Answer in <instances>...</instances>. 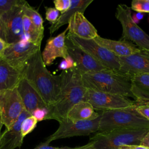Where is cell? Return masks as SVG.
I'll return each mask as SVG.
<instances>
[{"mask_svg":"<svg viewBox=\"0 0 149 149\" xmlns=\"http://www.w3.org/2000/svg\"><path fill=\"white\" fill-rule=\"evenodd\" d=\"M39 49L40 46L33 44L27 39H24L9 44L3 52L2 56L12 66L22 72L27 61Z\"/></svg>","mask_w":149,"mask_h":149,"instance_id":"obj_11","label":"cell"},{"mask_svg":"<svg viewBox=\"0 0 149 149\" xmlns=\"http://www.w3.org/2000/svg\"><path fill=\"white\" fill-rule=\"evenodd\" d=\"M3 125V123H2V118H1V113H0V141H1V129L2 127V126Z\"/></svg>","mask_w":149,"mask_h":149,"instance_id":"obj_39","label":"cell"},{"mask_svg":"<svg viewBox=\"0 0 149 149\" xmlns=\"http://www.w3.org/2000/svg\"><path fill=\"white\" fill-rule=\"evenodd\" d=\"M94 40L99 45L107 48L119 58L128 56L140 51V48L134 43L127 40L116 41L104 38L100 36Z\"/></svg>","mask_w":149,"mask_h":149,"instance_id":"obj_19","label":"cell"},{"mask_svg":"<svg viewBox=\"0 0 149 149\" xmlns=\"http://www.w3.org/2000/svg\"><path fill=\"white\" fill-rule=\"evenodd\" d=\"M23 26L25 38L37 45L41 46L43 36L40 35L30 18L24 14L23 17Z\"/></svg>","mask_w":149,"mask_h":149,"instance_id":"obj_24","label":"cell"},{"mask_svg":"<svg viewBox=\"0 0 149 149\" xmlns=\"http://www.w3.org/2000/svg\"><path fill=\"white\" fill-rule=\"evenodd\" d=\"M138 102V101H137ZM140 102V103H143V104H147L149 105V101H147V102Z\"/></svg>","mask_w":149,"mask_h":149,"instance_id":"obj_40","label":"cell"},{"mask_svg":"<svg viewBox=\"0 0 149 149\" xmlns=\"http://www.w3.org/2000/svg\"><path fill=\"white\" fill-rule=\"evenodd\" d=\"M134 105L125 108L103 111L101 113L98 132L119 129H149V120L137 112Z\"/></svg>","mask_w":149,"mask_h":149,"instance_id":"obj_5","label":"cell"},{"mask_svg":"<svg viewBox=\"0 0 149 149\" xmlns=\"http://www.w3.org/2000/svg\"><path fill=\"white\" fill-rule=\"evenodd\" d=\"M66 45L69 56L73 59L76 68L82 74L105 69L87 52L74 44L67 36Z\"/></svg>","mask_w":149,"mask_h":149,"instance_id":"obj_13","label":"cell"},{"mask_svg":"<svg viewBox=\"0 0 149 149\" xmlns=\"http://www.w3.org/2000/svg\"><path fill=\"white\" fill-rule=\"evenodd\" d=\"M24 109L17 87L0 91V113L6 129L12 126Z\"/></svg>","mask_w":149,"mask_h":149,"instance_id":"obj_9","label":"cell"},{"mask_svg":"<svg viewBox=\"0 0 149 149\" xmlns=\"http://www.w3.org/2000/svg\"><path fill=\"white\" fill-rule=\"evenodd\" d=\"M93 1V0H71V5L69 9L61 13L57 22L49 27L50 34H53L63 25L68 24L69 19L76 12L84 13L85 10Z\"/></svg>","mask_w":149,"mask_h":149,"instance_id":"obj_22","label":"cell"},{"mask_svg":"<svg viewBox=\"0 0 149 149\" xmlns=\"http://www.w3.org/2000/svg\"><path fill=\"white\" fill-rule=\"evenodd\" d=\"M60 75V94L57 102L51 107L48 117V119H55L58 122L66 120L69 110L83 101L87 90L83 84L82 74L77 68L62 71Z\"/></svg>","mask_w":149,"mask_h":149,"instance_id":"obj_2","label":"cell"},{"mask_svg":"<svg viewBox=\"0 0 149 149\" xmlns=\"http://www.w3.org/2000/svg\"><path fill=\"white\" fill-rule=\"evenodd\" d=\"M149 129H119L98 132L87 143L88 149H119L125 145H140Z\"/></svg>","mask_w":149,"mask_h":149,"instance_id":"obj_4","label":"cell"},{"mask_svg":"<svg viewBox=\"0 0 149 149\" xmlns=\"http://www.w3.org/2000/svg\"><path fill=\"white\" fill-rule=\"evenodd\" d=\"M140 145L149 147V130L147 133V134H146V136L143 137L140 143Z\"/></svg>","mask_w":149,"mask_h":149,"instance_id":"obj_38","label":"cell"},{"mask_svg":"<svg viewBox=\"0 0 149 149\" xmlns=\"http://www.w3.org/2000/svg\"><path fill=\"white\" fill-rule=\"evenodd\" d=\"M55 8L61 13L68 10L71 5V0H55L54 1Z\"/></svg>","mask_w":149,"mask_h":149,"instance_id":"obj_32","label":"cell"},{"mask_svg":"<svg viewBox=\"0 0 149 149\" xmlns=\"http://www.w3.org/2000/svg\"><path fill=\"white\" fill-rule=\"evenodd\" d=\"M22 77V72L0 56V91L16 87Z\"/></svg>","mask_w":149,"mask_h":149,"instance_id":"obj_20","label":"cell"},{"mask_svg":"<svg viewBox=\"0 0 149 149\" xmlns=\"http://www.w3.org/2000/svg\"><path fill=\"white\" fill-rule=\"evenodd\" d=\"M100 113L95 112L92 105L86 101H80L74 105L69 111L67 119L72 120H93L97 118Z\"/></svg>","mask_w":149,"mask_h":149,"instance_id":"obj_23","label":"cell"},{"mask_svg":"<svg viewBox=\"0 0 149 149\" xmlns=\"http://www.w3.org/2000/svg\"><path fill=\"white\" fill-rule=\"evenodd\" d=\"M22 1L23 0H0V16L20 4Z\"/></svg>","mask_w":149,"mask_h":149,"instance_id":"obj_28","label":"cell"},{"mask_svg":"<svg viewBox=\"0 0 149 149\" xmlns=\"http://www.w3.org/2000/svg\"><path fill=\"white\" fill-rule=\"evenodd\" d=\"M17 88L25 109L31 115L37 108L51 109V107L46 104L38 92L23 77L19 83Z\"/></svg>","mask_w":149,"mask_h":149,"instance_id":"obj_16","label":"cell"},{"mask_svg":"<svg viewBox=\"0 0 149 149\" xmlns=\"http://www.w3.org/2000/svg\"><path fill=\"white\" fill-rule=\"evenodd\" d=\"M50 142L46 140L45 142H43L34 148L33 149H88L87 144L81 146H78L75 147H53L49 146Z\"/></svg>","mask_w":149,"mask_h":149,"instance_id":"obj_30","label":"cell"},{"mask_svg":"<svg viewBox=\"0 0 149 149\" xmlns=\"http://www.w3.org/2000/svg\"><path fill=\"white\" fill-rule=\"evenodd\" d=\"M100 119L101 113L97 118L93 120H72L66 119L59 122V125L57 130L48 137L46 140L51 142L60 139L87 136L98 132Z\"/></svg>","mask_w":149,"mask_h":149,"instance_id":"obj_8","label":"cell"},{"mask_svg":"<svg viewBox=\"0 0 149 149\" xmlns=\"http://www.w3.org/2000/svg\"><path fill=\"white\" fill-rule=\"evenodd\" d=\"M50 111L51 109L37 108L33 112L32 115L36 118L38 122H40L44 120H48Z\"/></svg>","mask_w":149,"mask_h":149,"instance_id":"obj_31","label":"cell"},{"mask_svg":"<svg viewBox=\"0 0 149 149\" xmlns=\"http://www.w3.org/2000/svg\"><path fill=\"white\" fill-rule=\"evenodd\" d=\"M9 45V44L0 38V56H2L3 52Z\"/></svg>","mask_w":149,"mask_h":149,"instance_id":"obj_37","label":"cell"},{"mask_svg":"<svg viewBox=\"0 0 149 149\" xmlns=\"http://www.w3.org/2000/svg\"><path fill=\"white\" fill-rule=\"evenodd\" d=\"M115 16L122 27V34L119 40L130 41L140 49L149 50V36L133 21L131 8L119 4L116 8Z\"/></svg>","mask_w":149,"mask_h":149,"instance_id":"obj_6","label":"cell"},{"mask_svg":"<svg viewBox=\"0 0 149 149\" xmlns=\"http://www.w3.org/2000/svg\"><path fill=\"white\" fill-rule=\"evenodd\" d=\"M0 38L7 42L6 41V31L5 29V26L3 24V21L0 17Z\"/></svg>","mask_w":149,"mask_h":149,"instance_id":"obj_36","label":"cell"},{"mask_svg":"<svg viewBox=\"0 0 149 149\" xmlns=\"http://www.w3.org/2000/svg\"><path fill=\"white\" fill-rule=\"evenodd\" d=\"M66 36L74 44L87 52L105 69L120 73L119 58L99 45L94 39H82L68 33Z\"/></svg>","mask_w":149,"mask_h":149,"instance_id":"obj_7","label":"cell"},{"mask_svg":"<svg viewBox=\"0 0 149 149\" xmlns=\"http://www.w3.org/2000/svg\"><path fill=\"white\" fill-rule=\"evenodd\" d=\"M25 1L0 16L3 22L8 44L19 42L25 38L23 26V5Z\"/></svg>","mask_w":149,"mask_h":149,"instance_id":"obj_12","label":"cell"},{"mask_svg":"<svg viewBox=\"0 0 149 149\" xmlns=\"http://www.w3.org/2000/svg\"><path fill=\"white\" fill-rule=\"evenodd\" d=\"M37 122V120L33 115L29 116L24 119L21 125V134L23 138L36 127Z\"/></svg>","mask_w":149,"mask_h":149,"instance_id":"obj_26","label":"cell"},{"mask_svg":"<svg viewBox=\"0 0 149 149\" xmlns=\"http://www.w3.org/2000/svg\"><path fill=\"white\" fill-rule=\"evenodd\" d=\"M68 24V33L79 38L91 40L98 36L97 29L81 12L74 13L69 19Z\"/></svg>","mask_w":149,"mask_h":149,"instance_id":"obj_17","label":"cell"},{"mask_svg":"<svg viewBox=\"0 0 149 149\" xmlns=\"http://www.w3.org/2000/svg\"><path fill=\"white\" fill-rule=\"evenodd\" d=\"M69 29H66L56 36L51 37L47 41L45 47L42 52V58L45 66L51 65L57 58L65 59L69 57L66 37Z\"/></svg>","mask_w":149,"mask_h":149,"instance_id":"obj_15","label":"cell"},{"mask_svg":"<svg viewBox=\"0 0 149 149\" xmlns=\"http://www.w3.org/2000/svg\"><path fill=\"white\" fill-rule=\"evenodd\" d=\"M82 80L88 89L134 98L130 78L120 73L105 69L82 74Z\"/></svg>","mask_w":149,"mask_h":149,"instance_id":"obj_3","label":"cell"},{"mask_svg":"<svg viewBox=\"0 0 149 149\" xmlns=\"http://www.w3.org/2000/svg\"><path fill=\"white\" fill-rule=\"evenodd\" d=\"M120 73L129 77L141 73H149V50L140 49L134 54L119 58Z\"/></svg>","mask_w":149,"mask_h":149,"instance_id":"obj_14","label":"cell"},{"mask_svg":"<svg viewBox=\"0 0 149 149\" xmlns=\"http://www.w3.org/2000/svg\"><path fill=\"white\" fill-rule=\"evenodd\" d=\"M131 9L139 13H149V0L132 1L131 3Z\"/></svg>","mask_w":149,"mask_h":149,"instance_id":"obj_27","label":"cell"},{"mask_svg":"<svg viewBox=\"0 0 149 149\" xmlns=\"http://www.w3.org/2000/svg\"><path fill=\"white\" fill-rule=\"evenodd\" d=\"M45 8L46 19L49 21L51 24L55 23L61 16L60 12L55 8L45 6Z\"/></svg>","mask_w":149,"mask_h":149,"instance_id":"obj_29","label":"cell"},{"mask_svg":"<svg viewBox=\"0 0 149 149\" xmlns=\"http://www.w3.org/2000/svg\"><path fill=\"white\" fill-rule=\"evenodd\" d=\"M83 101L90 103L94 110H102V111L127 108L135 104V101L126 97L88 88Z\"/></svg>","mask_w":149,"mask_h":149,"instance_id":"obj_10","label":"cell"},{"mask_svg":"<svg viewBox=\"0 0 149 149\" xmlns=\"http://www.w3.org/2000/svg\"><path fill=\"white\" fill-rule=\"evenodd\" d=\"M23 11L24 14L30 18L40 35L44 37V27L43 25V19L38 10L31 7L26 1L23 5Z\"/></svg>","mask_w":149,"mask_h":149,"instance_id":"obj_25","label":"cell"},{"mask_svg":"<svg viewBox=\"0 0 149 149\" xmlns=\"http://www.w3.org/2000/svg\"><path fill=\"white\" fill-rule=\"evenodd\" d=\"M131 91L136 101H149V73H141L130 77Z\"/></svg>","mask_w":149,"mask_h":149,"instance_id":"obj_21","label":"cell"},{"mask_svg":"<svg viewBox=\"0 0 149 149\" xmlns=\"http://www.w3.org/2000/svg\"><path fill=\"white\" fill-rule=\"evenodd\" d=\"M119 149H149V147L141 145H125L120 147Z\"/></svg>","mask_w":149,"mask_h":149,"instance_id":"obj_35","label":"cell"},{"mask_svg":"<svg viewBox=\"0 0 149 149\" xmlns=\"http://www.w3.org/2000/svg\"><path fill=\"white\" fill-rule=\"evenodd\" d=\"M22 73L47 105L51 107L57 102L61 91V77L48 71L40 49L27 61Z\"/></svg>","mask_w":149,"mask_h":149,"instance_id":"obj_1","label":"cell"},{"mask_svg":"<svg viewBox=\"0 0 149 149\" xmlns=\"http://www.w3.org/2000/svg\"><path fill=\"white\" fill-rule=\"evenodd\" d=\"M136 109L143 117L149 120V105L147 104L140 103L135 101L134 105Z\"/></svg>","mask_w":149,"mask_h":149,"instance_id":"obj_33","label":"cell"},{"mask_svg":"<svg viewBox=\"0 0 149 149\" xmlns=\"http://www.w3.org/2000/svg\"><path fill=\"white\" fill-rule=\"evenodd\" d=\"M76 67V64L73 59L69 56V57L65 59H63L61 62L58 66V69L62 71L66 70L73 68Z\"/></svg>","mask_w":149,"mask_h":149,"instance_id":"obj_34","label":"cell"},{"mask_svg":"<svg viewBox=\"0 0 149 149\" xmlns=\"http://www.w3.org/2000/svg\"><path fill=\"white\" fill-rule=\"evenodd\" d=\"M31 115L24 109L12 126L5 129L1 134L0 149H15L22 146L23 137L21 134V125L24 119Z\"/></svg>","mask_w":149,"mask_h":149,"instance_id":"obj_18","label":"cell"}]
</instances>
